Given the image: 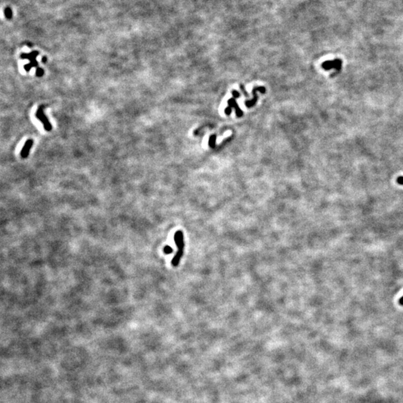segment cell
I'll return each mask as SVG.
<instances>
[{
	"instance_id": "52a82bcc",
	"label": "cell",
	"mask_w": 403,
	"mask_h": 403,
	"mask_svg": "<svg viewBox=\"0 0 403 403\" xmlns=\"http://www.w3.org/2000/svg\"><path fill=\"white\" fill-rule=\"evenodd\" d=\"M216 139H217V135L216 134H212L209 137L208 145H209L210 148L214 149L216 147Z\"/></svg>"
},
{
	"instance_id": "277c9868",
	"label": "cell",
	"mask_w": 403,
	"mask_h": 403,
	"mask_svg": "<svg viewBox=\"0 0 403 403\" xmlns=\"http://www.w3.org/2000/svg\"><path fill=\"white\" fill-rule=\"evenodd\" d=\"M43 108H44V106L40 107V108L38 109L36 116H37V117L38 118V119H39L40 120H41V122L43 123V125H44L45 129L48 130V131H50L51 128H52V126H51L50 122H49V120L47 119V118L46 117V116H45L44 113H43Z\"/></svg>"
},
{
	"instance_id": "30bf717a",
	"label": "cell",
	"mask_w": 403,
	"mask_h": 403,
	"mask_svg": "<svg viewBox=\"0 0 403 403\" xmlns=\"http://www.w3.org/2000/svg\"><path fill=\"white\" fill-rule=\"evenodd\" d=\"M164 251L166 254H170L172 252V249L171 247H170V246H165Z\"/></svg>"
},
{
	"instance_id": "3957f363",
	"label": "cell",
	"mask_w": 403,
	"mask_h": 403,
	"mask_svg": "<svg viewBox=\"0 0 403 403\" xmlns=\"http://www.w3.org/2000/svg\"><path fill=\"white\" fill-rule=\"evenodd\" d=\"M259 91L261 92V93H266V88L264 87L261 86V87H255L253 89H252V94H253V99H251V100H247L245 102V105L247 108H252L253 107L254 105H255L256 102L258 100V97L257 95V92Z\"/></svg>"
},
{
	"instance_id": "5b68a950",
	"label": "cell",
	"mask_w": 403,
	"mask_h": 403,
	"mask_svg": "<svg viewBox=\"0 0 403 403\" xmlns=\"http://www.w3.org/2000/svg\"><path fill=\"white\" fill-rule=\"evenodd\" d=\"M228 104L229 105V106L231 107L232 108H235V111H236V115H237V117H242L243 114H244V113H243L242 110H241L240 108L239 105H237V103L236 102V100H235V97H232V98H231V99H228Z\"/></svg>"
},
{
	"instance_id": "7a4b0ae2",
	"label": "cell",
	"mask_w": 403,
	"mask_h": 403,
	"mask_svg": "<svg viewBox=\"0 0 403 403\" xmlns=\"http://www.w3.org/2000/svg\"><path fill=\"white\" fill-rule=\"evenodd\" d=\"M322 67L325 70H329L335 69L337 72H340L342 67V61L340 59H335L332 61H326L323 63Z\"/></svg>"
},
{
	"instance_id": "7c38bea8",
	"label": "cell",
	"mask_w": 403,
	"mask_h": 403,
	"mask_svg": "<svg viewBox=\"0 0 403 403\" xmlns=\"http://www.w3.org/2000/svg\"><path fill=\"white\" fill-rule=\"evenodd\" d=\"M240 89H241V90H242V91H243V93H244V95H245V96H246V97H249V94L247 93V92H246V90H245V89H244V85H242V84H241V85H240Z\"/></svg>"
},
{
	"instance_id": "6da1fadb",
	"label": "cell",
	"mask_w": 403,
	"mask_h": 403,
	"mask_svg": "<svg viewBox=\"0 0 403 403\" xmlns=\"http://www.w3.org/2000/svg\"><path fill=\"white\" fill-rule=\"evenodd\" d=\"M174 240H175L176 245L177 246V252L175 255V256L172 258L171 264L173 266L176 267L180 264V261L183 255H184V234L181 231H177L174 235Z\"/></svg>"
},
{
	"instance_id": "ba28073f",
	"label": "cell",
	"mask_w": 403,
	"mask_h": 403,
	"mask_svg": "<svg viewBox=\"0 0 403 403\" xmlns=\"http://www.w3.org/2000/svg\"><path fill=\"white\" fill-rule=\"evenodd\" d=\"M232 108L230 106L227 107V108H225V114H226V115H230L232 113Z\"/></svg>"
},
{
	"instance_id": "8992f818",
	"label": "cell",
	"mask_w": 403,
	"mask_h": 403,
	"mask_svg": "<svg viewBox=\"0 0 403 403\" xmlns=\"http://www.w3.org/2000/svg\"><path fill=\"white\" fill-rule=\"evenodd\" d=\"M32 144H33V141L32 140H28L26 143H25V146H23V150L21 151V156L23 158H26L27 156L28 155V152H29L30 149L32 148Z\"/></svg>"
},
{
	"instance_id": "8fae6325",
	"label": "cell",
	"mask_w": 403,
	"mask_h": 403,
	"mask_svg": "<svg viewBox=\"0 0 403 403\" xmlns=\"http://www.w3.org/2000/svg\"><path fill=\"white\" fill-rule=\"evenodd\" d=\"M396 181L399 184L403 185V176H399L397 178Z\"/></svg>"
},
{
	"instance_id": "5bb4252c",
	"label": "cell",
	"mask_w": 403,
	"mask_h": 403,
	"mask_svg": "<svg viewBox=\"0 0 403 403\" xmlns=\"http://www.w3.org/2000/svg\"><path fill=\"white\" fill-rule=\"evenodd\" d=\"M399 304L400 305V306H403V297H402V298H401V299H399Z\"/></svg>"
},
{
	"instance_id": "4fadbf2b",
	"label": "cell",
	"mask_w": 403,
	"mask_h": 403,
	"mask_svg": "<svg viewBox=\"0 0 403 403\" xmlns=\"http://www.w3.org/2000/svg\"><path fill=\"white\" fill-rule=\"evenodd\" d=\"M43 70H41V69H37V76H43Z\"/></svg>"
},
{
	"instance_id": "9c48e42d",
	"label": "cell",
	"mask_w": 403,
	"mask_h": 403,
	"mask_svg": "<svg viewBox=\"0 0 403 403\" xmlns=\"http://www.w3.org/2000/svg\"><path fill=\"white\" fill-rule=\"evenodd\" d=\"M232 95H233V97H235V99H236V98H238V97H240V93H238L237 91V90H232Z\"/></svg>"
}]
</instances>
